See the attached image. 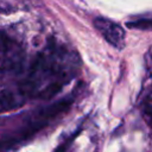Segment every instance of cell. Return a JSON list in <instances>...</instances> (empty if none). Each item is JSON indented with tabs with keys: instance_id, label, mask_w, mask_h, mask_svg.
I'll list each match as a JSON object with an SVG mask.
<instances>
[{
	"instance_id": "6da1fadb",
	"label": "cell",
	"mask_w": 152,
	"mask_h": 152,
	"mask_svg": "<svg viewBox=\"0 0 152 152\" xmlns=\"http://www.w3.org/2000/svg\"><path fill=\"white\" fill-rule=\"evenodd\" d=\"M94 26L112 46L116 49L125 46V31L119 24L107 18L97 17L94 19Z\"/></svg>"
},
{
	"instance_id": "7a4b0ae2",
	"label": "cell",
	"mask_w": 152,
	"mask_h": 152,
	"mask_svg": "<svg viewBox=\"0 0 152 152\" xmlns=\"http://www.w3.org/2000/svg\"><path fill=\"white\" fill-rule=\"evenodd\" d=\"M25 102V99L18 93L11 89L0 90V113L10 112L19 108Z\"/></svg>"
},
{
	"instance_id": "3957f363",
	"label": "cell",
	"mask_w": 152,
	"mask_h": 152,
	"mask_svg": "<svg viewBox=\"0 0 152 152\" xmlns=\"http://www.w3.org/2000/svg\"><path fill=\"white\" fill-rule=\"evenodd\" d=\"M62 88H63V82H61V81L50 82L46 87H44L43 89L38 90L36 97H38L40 100H50L53 96H56L61 91Z\"/></svg>"
},
{
	"instance_id": "277c9868",
	"label": "cell",
	"mask_w": 152,
	"mask_h": 152,
	"mask_svg": "<svg viewBox=\"0 0 152 152\" xmlns=\"http://www.w3.org/2000/svg\"><path fill=\"white\" fill-rule=\"evenodd\" d=\"M127 26L137 30H150L151 28V19L150 18H140L133 21H128Z\"/></svg>"
},
{
	"instance_id": "5b68a950",
	"label": "cell",
	"mask_w": 152,
	"mask_h": 152,
	"mask_svg": "<svg viewBox=\"0 0 152 152\" xmlns=\"http://www.w3.org/2000/svg\"><path fill=\"white\" fill-rule=\"evenodd\" d=\"M10 49V38L4 33H0V59Z\"/></svg>"
},
{
	"instance_id": "8992f818",
	"label": "cell",
	"mask_w": 152,
	"mask_h": 152,
	"mask_svg": "<svg viewBox=\"0 0 152 152\" xmlns=\"http://www.w3.org/2000/svg\"><path fill=\"white\" fill-rule=\"evenodd\" d=\"M2 144H4V142H2V141H0V148H1V146H2Z\"/></svg>"
}]
</instances>
